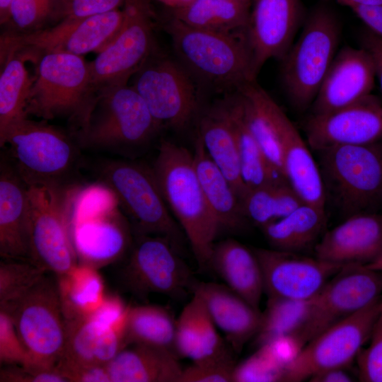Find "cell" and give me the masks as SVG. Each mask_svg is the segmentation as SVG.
Here are the masks:
<instances>
[{"instance_id":"cell-1","label":"cell","mask_w":382,"mask_h":382,"mask_svg":"<svg viewBox=\"0 0 382 382\" xmlns=\"http://www.w3.org/2000/svg\"><path fill=\"white\" fill-rule=\"evenodd\" d=\"M151 168L199 268L207 267L220 229L198 180L192 153L173 141L162 140Z\"/></svg>"},{"instance_id":"cell-2","label":"cell","mask_w":382,"mask_h":382,"mask_svg":"<svg viewBox=\"0 0 382 382\" xmlns=\"http://www.w3.org/2000/svg\"><path fill=\"white\" fill-rule=\"evenodd\" d=\"M68 207L79 265L98 270L119 260L131 249V226L116 197L105 185L75 189Z\"/></svg>"},{"instance_id":"cell-3","label":"cell","mask_w":382,"mask_h":382,"mask_svg":"<svg viewBox=\"0 0 382 382\" xmlns=\"http://www.w3.org/2000/svg\"><path fill=\"white\" fill-rule=\"evenodd\" d=\"M176 59L196 79L236 90L252 75L246 31L223 33L190 26L172 17L164 23Z\"/></svg>"},{"instance_id":"cell-4","label":"cell","mask_w":382,"mask_h":382,"mask_svg":"<svg viewBox=\"0 0 382 382\" xmlns=\"http://www.w3.org/2000/svg\"><path fill=\"white\" fill-rule=\"evenodd\" d=\"M79 126V146L117 151L144 145L161 128L139 93L127 83L99 90Z\"/></svg>"},{"instance_id":"cell-5","label":"cell","mask_w":382,"mask_h":382,"mask_svg":"<svg viewBox=\"0 0 382 382\" xmlns=\"http://www.w3.org/2000/svg\"><path fill=\"white\" fill-rule=\"evenodd\" d=\"M97 173L132 221L135 235L165 237L179 251L183 231L170 214L151 168L110 159L102 162Z\"/></svg>"},{"instance_id":"cell-6","label":"cell","mask_w":382,"mask_h":382,"mask_svg":"<svg viewBox=\"0 0 382 382\" xmlns=\"http://www.w3.org/2000/svg\"><path fill=\"white\" fill-rule=\"evenodd\" d=\"M340 29L328 8H315L302 32L282 59V78L292 105L299 110L311 106L337 52Z\"/></svg>"},{"instance_id":"cell-7","label":"cell","mask_w":382,"mask_h":382,"mask_svg":"<svg viewBox=\"0 0 382 382\" xmlns=\"http://www.w3.org/2000/svg\"><path fill=\"white\" fill-rule=\"evenodd\" d=\"M0 146H8L11 164L28 185L64 187L79 156V144L59 129L26 117L11 126Z\"/></svg>"},{"instance_id":"cell-8","label":"cell","mask_w":382,"mask_h":382,"mask_svg":"<svg viewBox=\"0 0 382 382\" xmlns=\"http://www.w3.org/2000/svg\"><path fill=\"white\" fill-rule=\"evenodd\" d=\"M374 144L317 151L326 197L349 216L366 212L382 198V153Z\"/></svg>"},{"instance_id":"cell-9","label":"cell","mask_w":382,"mask_h":382,"mask_svg":"<svg viewBox=\"0 0 382 382\" xmlns=\"http://www.w3.org/2000/svg\"><path fill=\"white\" fill-rule=\"evenodd\" d=\"M123 18L122 9H115L83 18L66 17L54 25L33 32L8 30L0 37V59L18 52L30 59L52 52L79 56L98 53L115 37Z\"/></svg>"},{"instance_id":"cell-10","label":"cell","mask_w":382,"mask_h":382,"mask_svg":"<svg viewBox=\"0 0 382 382\" xmlns=\"http://www.w3.org/2000/svg\"><path fill=\"white\" fill-rule=\"evenodd\" d=\"M2 310L11 315L30 357L29 369H54L66 343V320L57 280L45 274L13 306Z\"/></svg>"},{"instance_id":"cell-11","label":"cell","mask_w":382,"mask_h":382,"mask_svg":"<svg viewBox=\"0 0 382 382\" xmlns=\"http://www.w3.org/2000/svg\"><path fill=\"white\" fill-rule=\"evenodd\" d=\"M34 77L27 112L45 120L69 115L79 122L97 94L82 56L45 54Z\"/></svg>"},{"instance_id":"cell-12","label":"cell","mask_w":382,"mask_h":382,"mask_svg":"<svg viewBox=\"0 0 382 382\" xmlns=\"http://www.w3.org/2000/svg\"><path fill=\"white\" fill-rule=\"evenodd\" d=\"M68 191L28 185V260L56 276L79 265L71 238Z\"/></svg>"},{"instance_id":"cell-13","label":"cell","mask_w":382,"mask_h":382,"mask_svg":"<svg viewBox=\"0 0 382 382\" xmlns=\"http://www.w3.org/2000/svg\"><path fill=\"white\" fill-rule=\"evenodd\" d=\"M134 76L132 86L161 127L182 130L198 115L195 79L177 59L153 51Z\"/></svg>"},{"instance_id":"cell-14","label":"cell","mask_w":382,"mask_h":382,"mask_svg":"<svg viewBox=\"0 0 382 382\" xmlns=\"http://www.w3.org/2000/svg\"><path fill=\"white\" fill-rule=\"evenodd\" d=\"M381 299L306 343L286 365L284 381L299 382L327 369L349 366L371 335L381 313Z\"/></svg>"},{"instance_id":"cell-15","label":"cell","mask_w":382,"mask_h":382,"mask_svg":"<svg viewBox=\"0 0 382 382\" xmlns=\"http://www.w3.org/2000/svg\"><path fill=\"white\" fill-rule=\"evenodd\" d=\"M124 286L137 296L160 294L181 299L196 282L178 250L166 238L135 235L127 262L121 270Z\"/></svg>"},{"instance_id":"cell-16","label":"cell","mask_w":382,"mask_h":382,"mask_svg":"<svg viewBox=\"0 0 382 382\" xmlns=\"http://www.w3.org/2000/svg\"><path fill=\"white\" fill-rule=\"evenodd\" d=\"M123 22L113 40L88 66L96 92L127 84L154 51L153 16L151 0H126Z\"/></svg>"},{"instance_id":"cell-17","label":"cell","mask_w":382,"mask_h":382,"mask_svg":"<svg viewBox=\"0 0 382 382\" xmlns=\"http://www.w3.org/2000/svg\"><path fill=\"white\" fill-rule=\"evenodd\" d=\"M381 272L364 265L344 266L312 298L308 317L293 337L303 347L318 334L380 296Z\"/></svg>"},{"instance_id":"cell-18","label":"cell","mask_w":382,"mask_h":382,"mask_svg":"<svg viewBox=\"0 0 382 382\" xmlns=\"http://www.w3.org/2000/svg\"><path fill=\"white\" fill-rule=\"evenodd\" d=\"M268 298L307 300L315 296L344 266L298 253L255 248Z\"/></svg>"},{"instance_id":"cell-19","label":"cell","mask_w":382,"mask_h":382,"mask_svg":"<svg viewBox=\"0 0 382 382\" xmlns=\"http://www.w3.org/2000/svg\"><path fill=\"white\" fill-rule=\"evenodd\" d=\"M304 127L306 141L316 151L341 145L373 144L382 139V103L370 94L339 110L311 114Z\"/></svg>"},{"instance_id":"cell-20","label":"cell","mask_w":382,"mask_h":382,"mask_svg":"<svg viewBox=\"0 0 382 382\" xmlns=\"http://www.w3.org/2000/svg\"><path fill=\"white\" fill-rule=\"evenodd\" d=\"M252 3L246 37L252 75L256 79L267 60L282 59L291 48L301 23L303 8L300 0H252Z\"/></svg>"},{"instance_id":"cell-21","label":"cell","mask_w":382,"mask_h":382,"mask_svg":"<svg viewBox=\"0 0 382 382\" xmlns=\"http://www.w3.org/2000/svg\"><path fill=\"white\" fill-rule=\"evenodd\" d=\"M263 101L280 143L285 178L304 202L325 209V190L311 147L265 91Z\"/></svg>"},{"instance_id":"cell-22","label":"cell","mask_w":382,"mask_h":382,"mask_svg":"<svg viewBox=\"0 0 382 382\" xmlns=\"http://www.w3.org/2000/svg\"><path fill=\"white\" fill-rule=\"evenodd\" d=\"M376 81L374 62L360 47L337 51L311 105L312 114H325L371 94Z\"/></svg>"},{"instance_id":"cell-23","label":"cell","mask_w":382,"mask_h":382,"mask_svg":"<svg viewBox=\"0 0 382 382\" xmlns=\"http://www.w3.org/2000/svg\"><path fill=\"white\" fill-rule=\"evenodd\" d=\"M314 250L315 257L330 263L366 265L382 253V216L351 215L325 233Z\"/></svg>"},{"instance_id":"cell-24","label":"cell","mask_w":382,"mask_h":382,"mask_svg":"<svg viewBox=\"0 0 382 382\" xmlns=\"http://www.w3.org/2000/svg\"><path fill=\"white\" fill-rule=\"evenodd\" d=\"M193 292L202 299L211 318L225 335L231 349L240 353L247 342L256 335L262 312L226 285L197 283Z\"/></svg>"},{"instance_id":"cell-25","label":"cell","mask_w":382,"mask_h":382,"mask_svg":"<svg viewBox=\"0 0 382 382\" xmlns=\"http://www.w3.org/2000/svg\"><path fill=\"white\" fill-rule=\"evenodd\" d=\"M28 185L11 163L0 169V255L28 260Z\"/></svg>"},{"instance_id":"cell-26","label":"cell","mask_w":382,"mask_h":382,"mask_svg":"<svg viewBox=\"0 0 382 382\" xmlns=\"http://www.w3.org/2000/svg\"><path fill=\"white\" fill-rule=\"evenodd\" d=\"M66 320V343L56 366L107 365L125 348L122 330L91 317Z\"/></svg>"},{"instance_id":"cell-27","label":"cell","mask_w":382,"mask_h":382,"mask_svg":"<svg viewBox=\"0 0 382 382\" xmlns=\"http://www.w3.org/2000/svg\"><path fill=\"white\" fill-rule=\"evenodd\" d=\"M208 266L228 287L259 309L264 284L261 267L253 250L233 239L222 241L214 244Z\"/></svg>"},{"instance_id":"cell-28","label":"cell","mask_w":382,"mask_h":382,"mask_svg":"<svg viewBox=\"0 0 382 382\" xmlns=\"http://www.w3.org/2000/svg\"><path fill=\"white\" fill-rule=\"evenodd\" d=\"M197 134L207 154L223 171L241 202L247 188L241 176L236 138L221 100L202 112Z\"/></svg>"},{"instance_id":"cell-29","label":"cell","mask_w":382,"mask_h":382,"mask_svg":"<svg viewBox=\"0 0 382 382\" xmlns=\"http://www.w3.org/2000/svg\"><path fill=\"white\" fill-rule=\"evenodd\" d=\"M107 368L111 382H179L183 369L173 352L138 345L123 348Z\"/></svg>"},{"instance_id":"cell-30","label":"cell","mask_w":382,"mask_h":382,"mask_svg":"<svg viewBox=\"0 0 382 382\" xmlns=\"http://www.w3.org/2000/svg\"><path fill=\"white\" fill-rule=\"evenodd\" d=\"M192 154L198 180L219 229H241L247 219L240 199L223 171L207 154L198 134Z\"/></svg>"},{"instance_id":"cell-31","label":"cell","mask_w":382,"mask_h":382,"mask_svg":"<svg viewBox=\"0 0 382 382\" xmlns=\"http://www.w3.org/2000/svg\"><path fill=\"white\" fill-rule=\"evenodd\" d=\"M324 208L303 203L288 215L261 228L272 248L299 253L314 243L326 224Z\"/></svg>"},{"instance_id":"cell-32","label":"cell","mask_w":382,"mask_h":382,"mask_svg":"<svg viewBox=\"0 0 382 382\" xmlns=\"http://www.w3.org/2000/svg\"><path fill=\"white\" fill-rule=\"evenodd\" d=\"M175 328L176 320L166 307L152 304L129 306L122 329L125 347L148 346L168 350L178 357Z\"/></svg>"},{"instance_id":"cell-33","label":"cell","mask_w":382,"mask_h":382,"mask_svg":"<svg viewBox=\"0 0 382 382\" xmlns=\"http://www.w3.org/2000/svg\"><path fill=\"white\" fill-rule=\"evenodd\" d=\"M250 5L241 0H194L170 11L172 17L194 28L238 33L246 31Z\"/></svg>"},{"instance_id":"cell-34","label":"cell","mask_w":382,"mask_h":382,"mask_svg":"<svg viewBox=\"0 0 382 382\" xmlns=\"http://www.w3.org/2000/svg\"><path fill=\"white\" fill-rule=\"evenodd\" d=\"M221 101L236 138L241 176L247 191L279 179H285L274 170L251 134L236 92Z\"/></svg>"},{"instance_id":"cell-35","label":"cell","mask_w":382,"mask_h":382,"mask_svg":"<svg viewBox=\"0 0 382 382\" xmlns=\"http://www.w3.org/2000/svg\"><path fill=\"white\" fill-rule=\"evenodd\" d=\"M23 53L10 54L1 60L0 139L16 122L28 117L27 108L35 77H31Z\"/></svg>"},{"instance_id":"cell-36","label":"cell","mask_w":382,"mask_h":382,"mask_svg":"<svg viewBox=\"0 0 382 382\" xmlns=\"http://www.w3.org/2000/svg\"><path fill=\"white\" fill-rule=\"evenodd\" d=\"M57 277L65 319L90 315L105 297L104 283L97 269L77 265L67 273Z\"/></svg>"},{"instance_id":"cell-37","label":"cell","mask_w":382,"mask_h":382,"mask_svg":"<svg viewBox=\"0 0 382 382\" xmlns=\"http://www.w3.org/2000/svg\"><path fill=\"white\" fill-rule=\"evenodd\" d=\"M303 203L283 178L248 190L241 200L246 219L260 228L288 215Z\"/></svg>"},{"instance_id":"cell-38","label":"cell","mask_w":382,"mask_h":382,"mask_svg":"<svg viewBox=\"0 0 382 382\" xmlns=\"http://www.w3.org/2000/svg\"><path fill=\"white\" fill-rule=\"evenodd\" d=\"M312 304L307 300L268 298L260 328L254 337L257 348L277 338L294 336L306 323Z\"/></svg>"},{"instance_id":"cell-39","label":"cell","mask_w":382,"mask_h":382,"mask_svg":"<svg viewBox=\"0 0 382 382\" xmlns=\"http://www.w3.org/2000/svg\"><path fill=\"white\" fill-rule=\"evenodd\" d=\"M66 17L64 0H13L8 30L28 33L59 23Z\"/></svg>"},{"instance_id":"cell-40","label":"cell","mask_w":382,"mask_h":382,"mask_svg":"<svg viewBox=\"0 0 382 382\" xmlns=\"http://www.w3.org/2000/svg\"><path fill=\"white\" fill-rule=\"evenodd\" d=\"M47 272L27 260L3 259L0 262V308H9Z\"/></svg>"},{"instance_id":"cell-41","label":"cell","mask_w":382,"mask_h":382,"mask_svg":"<svg viewBox=\"0 0 382 382\" xmlns=\"http://www.w3.org/2000/svg\"><path fill=\"white\" fill-rule=\"evenodd\" d=\"M203 301L193 292V296L176 320L175 346L178 357L192 360L200 336V313Z\"/></svg>"},{"instance_id":"cell-42","label":"cell","mask_w":382,"mask_h":382,"mask_svg":"<svg viewBox=\"0 0 382 382\" xmlns=\"http://www.w3.org/2000/svg\"><path fill=\"white\" fill-rule=\"evenodd\" d=\"M284 374L285 368L264 347H260L253 355L235 366L232 381H284Z\"/></svg>"},{"instance_id":"cell-43","label":"cell","mask_w":382,"mask_h":382,"mask_svg":"<svg viewBox=\"0 0 382 382\" xmlns=\"http://www.w3.org/2000/svg\"><path fill=\"white\" fill-rule=\"evenodd\" d=\"M0 362L30 368L32 361L17 332L11 315L0 309Z\"/></svg>"},{"instance_id":"cell-44","label":"cell","mask_w":382,"mask_h":382,"mask_svg":"<svg viewBox=\"0 0 382 382\" xmlns=\"http://www.w3.org/2000/svg\"><path fill=\"white\" fill-rule=\"evenodd\" d=\"M369 346L357 355L359 379L364 382H382V313L374 325Z\"/></svg>"},{"instance_id":"cell-45","label":"cell","mask_w":382,"mask_h":382,"mask_svg":"<svg viewBox=\"0 0 382 382\" xmlns=\"http://www.w3.org/2000/svg\"><path fill=\"white\" fill-rule=\"evenodd\" d=\"M235 366L231 355L214 361L193 363L183 369L179 382H231Z\"/></svg>"},{"instance_id":"cell-46","label":"cell","mask_w":382,"mask_h":382,"mask_svg":"<svg viewBox=\"0 0 382 382\" xmlns=\"http://www.w3.org/2000/svg\"><path fill=\"white\" fill-rule=\"evenodd\" d=\"M1 382H69L56 369H29L17 365L1 369Z\"/></svg>"},{"instance_id":"cell-47","label":"cell","mask_w":382,"mask_h":382,"mask_svg":"<svg viewBox=\"0 0 382 382\" xmlns=\"http://www.w3.org/2000/svg\"><path fill=\"white\" fill-rule=\"evenodd\" d=\"M129 307L119 296H105L102 303L88 316L106 325L122 330Z\"/></svg>"},{"instance_id":"cell-48","label":"cell","mask_w":382,"mask_h":382,"mask_svg":"<svg viewBox=\"0 0 382 382\" xmlns=\"http://www.w3.org/2000/svg\"><path fill=\"white\" fill-rule=\"evenodd\" d=\"M126 0H64L66 17L83 18L123 6Z\"/></svg>"},{"instance_id":"cell-49","label":"cell","mask_w":382,"mask_h":382,"mask_svg":"<svg viewBox=\"0 0 382 382\" xmlns=\"http://www.w3.org/2000/svg\"><path fill=\"white\" fill-rule=\"evenodd\" d=\"M69 382H111L107 365L56 366Z\"/></svg>"},{"instance_id":"cell-50","label":"cell","mask_w":382,"mask_h":382,"mask_svg":"<svg viewBox=\"0 0 382 382\" xmlns=\"http://www.w3.org/2000/svg\"><path fill=\"white\" fill-rule=\"evenodd\" d=\"M361 47L365 49L372 58L376 80L382 95V38L366 29L361 35Z\"/></svg>"},{"instance_id":"cell-51","label":"cell","mask_w":382,"mask_h":382,"mask_svg":"<svg viewBox=\"0 0 382 382\" xmlns=\"http://www.w3.org/2000/svg\"><path fill=\"white\" fill-rule=\"evenodd\" d=\"M351 9L367 29L382 38V6H357Z\"/></svg>"},{"instance_id":"cell-52","label":"cell","mask_w":382,"mask_h":382,"mask_svg":"<svg viewBox=\"0 0 382 382\" xmlns=\"http://www.w3.org/2000/svg\"><path fill=\"white\" fill-rule=\"evenodd\" d=\"M312 382H349L353 378L345 368H333L319 372L310 378Z\"/></svg>"},{"instance_id":"cell-53","label":"cell","mask_w":382,"mask_h":382,"mask_svg":"<svg viewBox=\"0 0 382 382\" xmlns=\"http://www.w3.org/2000/svg\"><path fill=\"white\" fill-rule=\"evenodd\" d=\"M338 3L349 6L350 8L357 6H382V0H335Z\"/></svg>"},{"instance_id":"cell-54","label":"cell","mask_w":382,"mask_h":382,"mask_svg":"<svg viewBox=\"0 0 382 382\" xmlns=\"http://www.w3.org/2000/svg\"><path fill=\"white\" fill-rule=\"evenodd\" d=\"M13 0H0V23L6 25L10 19Z\"/></svg>"},{"instance_id":"cell-55","label":"cell","mask_w":382,"mask_h":382,"mask_svg":"<svg viewBox=\"0 0 382 382\" xmlns=\"http://www.w3.org/2000/svg\"><path fill=\"white\" fill-rule=\"evenodd\" d=\"M163 4L170 10L180 8L190 4L194 0H156Z\"/></svg>"},{"instance_id":"cell-56","label":"cell","mask_w":382,"mask_h":382,"mask_svg":"<svg viewBox=\"0 0 382 382\" xmlns=\"http://www.w3.org/2000/svg\"><path fill=\"white\" fill-rule=\"evenodd\" d=\"M364 265L371 270L382 272V253L373 261Z\"/></svg>"},{"instance_id":"cell-57","label":"cell","mask_w":382,"mask_h":382,"mask_svg":"<svg viewBox=\"0 0 382 382\" xmlns=\"http://www.w3.org/2000/svg\"><path fill=\"white\" fill-rule=\"evenodd\" d=\"M241 1H245V2H247V3H249V4H251V3H252V0H241Z\"/></svg>"},{"instance_id":"cell-58","label":"cell","mask_w":382,"mask_h":382,"mask_svg":"<svg viewBox=\"0 0 382 382\" xmlns=\"http://www.w3.org/2000/svg\"><path fill=\"white\" fill-rule=\"evenodd\" d=\"M380 306H381V313H382V296H381V299Z\"/></svg>"}]
</instances>
